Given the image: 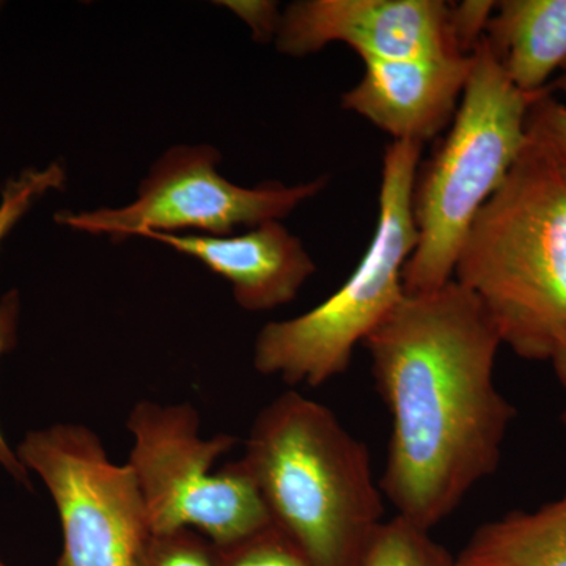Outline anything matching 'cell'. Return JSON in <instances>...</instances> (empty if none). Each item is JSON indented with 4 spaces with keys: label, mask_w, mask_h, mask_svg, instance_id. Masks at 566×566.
Returning a JSON list of instances; mask_svg holds the SVG:
<instances>
[{
    "label": "cell",
    "mask_w": 566,
    "mask_h": 566,
    "mask_svg": "<svg viewBox=\"0 0 566 566\" xmlns=\"http://www.w3.org/2000/svg\"><path fill=\"white\" fill-rule=\"evenodd\" d=\"M66 169L61 161L28 167L9 178L0 189V249L24 216L51 192L62 191Z\"/></svg>",
    "instance_id": "15"
},
{
    "label": "cell",
    "mask_w": 566,
    "mask_h": 566,
    "mask_svg": "<svg viewBox=\"0 0 566 566\" xmlns=\"http://www.w3.org/2000/svg\"><path fill=\"white\" fill-rule=\"evenodd\" d=\"M422 144L392 140L382 159L374 238L356 270L322 304L266 324L253 345V368L290 387H319L346 374L353 353L405 297L406 263L417 245L412 191Z\"/></svg>",
    "instance_id": "5"
},
{
    "label": "cell",
    "mask_w": 566,
    "mask_h": 566,
    "mask_svg": "<svg viewBox=\"0 0 566 566\" xmlns=\"http://www.w3.org/2000/svg\"><path fill=\"white\" fill-rule=\"evenodd\" d=\"M549 363L553 365L558 382L566 389V333L557 345L556 352L551 356Z\"/></svg>",
    "instance_id": "22"
},
{
    "label": "cell",
    "mask_w": 566,
    "mask_h": 566,
    "mask_svg": "<svg viewBox=\"0 0 566 566\" xmlns=\"http://www.w3.org/2000/svg\"><path fill=\"white\" fill-rule=\"evenodd\" d=\"M273 526L315 566H360L385 521L370 452L327 406L286 390L253 420L241 458Z\"/></svg>",
    "instance_id": "2"
},
{
    "label": "cell",
    "mask_w": 566,
    "mask_h": 566,
    "mask_svg": "<svg viewBox=\"0 0 566 566\" xmlns=\"http://www.w3.org/2000/svg\"><path fill=\"white\" fill-rule=\"evenodd\" d=\"M174 251L193 256L232 285L245 312H270L292 303L316 264L303 241L282 221H268L229 237L193 233H147Z\"/></svg>",
    "instance_id": "11"
},
{
    "label": "cell",
    "mask_w": 566,
    "mask_h": 566,
    "mask_svg": "<svg viewBox=\"0 0 566 566\" xmlns=\"http://www.w3.org/2000/svg\"><path fill=\"white\" fill-rule=\"evenodd\" d=\"M136 566H216L214 546L191 528L150 534Z\"/></svg>",
    "instance_id": "17"
},
{
    "label": "cell",
    "mask_w": 566,
    "mask_h": 566,
    "mask_svg": "<svg viewBox=\"0 0 566 566\" xmlns=\"http://www.w3.org/2000/svg\"><path fill=\"white\" fill-rule=\"evenodd\" d=\"M472 57L452 128L422 172H417L412 191L417 245L405 268L406 294L434 292L453 281L469 229L528 142V111L535 96L513 85L485 39Z\"/></svg>",
    "instance_id": "4"
},
{
    "label": "cell",
    "mask_w": 566,
    "mask_h": 566,
    "mask_svg": "<svg viewBox=\"0 0 566 566\" xmlns=\"http://www.w3.org/2000/svg\"><path fill=\"white\" fill-rule=\"evenodd\" d=\"M0 566H7V565H6V564H3V562H2V560H0Z\"/></svg>",
    "instance_id": "25"
},
{
    "label": "cell",
    "mask_w": 566,
    "mask_h": 566,
    "mask_svg": "<svg viewBox=\"0 0 566 566\" xmlns=\"http://www.w3.org/2000/svg\"><path fill=\"white\" fill-rule=\"evenodd\" d=\"M562 424H564V430L566 434V411L564 412V415H562Z\"/></svg>",
    "instance_id": "24"
},
{
    "label": "cell",
    "mask_w": 566,
    "mask_h": 566,
    "mask_svg": "<svg viewBox=\"0 0 566 566\" xmlns=\"http://www.w3.org/2000/svg\"><path fill=\"white\" fill-rule=\"evenodd\" d=\"M457 566H566V490L539 509L515 510L476 528Z\"/></svg>",
    "instance_id": "13"
},
{
    "label": "cell",
    "mask_w": 566,
    "mask_h": 566,
    "mask_svg": "<svg viewBox=\"0 0 566 566\" xmlns=\"http://www.w3.org/2000/svg\"><path fill=\"white\" fill-rule=\"evenodd\" d=\"M483 39L513 85L539 95L566 65V0L495 2Z\"/></svg>",
    "instance_id": "12"
},
{
    "label": "cell",
    "mask_w": 566,
    "mask_h": 566,
    "mask_svg": "<svg viewBox=\"0 0 566 566\" xmlns=\"http://www.w3.org/2000/svg\"><path fill=\"white\" fill-rule=\"evenodd\" d=\"M430 532L395 515L375 532L360 566H457Z\"/></svg>",
    "instance_id": "14"
},
{
    "label": "cell",
    "mask_w": 566,
    "mask_h": 566,
    "mask_svg": "<svg viewBox=\"0 0 566 566\" xmlns=\"http://www.w3.org/2000/svg\"><path fill=\"white\" fill-rule=\"evenodd\" d=\"M221 153L211 145H175L153 164L136 199L125 207L62 211L55 222L77 232L123 241L147 233L229 237L268 221H282L326 188V175L300 185L263 181L234 185L218 170Z\"/></svg>",
    "instance_id": "7"
},
{
    "label": "cell",
    "mask_w": 566,
    "mask_h": 566,
    "mask_svg": "<svg viewBox=\"0 0 566 566\" xmlns=\"http://www.w3.org/2000/svg\"><path fill=\"white\" fill-rule=\"evenodd\" d=\"M453 281L485 305L502 345L549 363L566 333V172L531 134L469 229Z\"/></svg>",
    "instance_id": "3"
},
{
    "label": "cell",
    "mask_w": 566,
    "mask_h": 566,
    "mask_svg": "<svg viewBox=\"0 0 566 566\" xmlns=\"http://www.w3.org/2000/svg\"><path fill=\"white\" fill-rule=\"evenodd\" d=\"M452 3L442 0H297L282 11L275 48L290 57L333 43L363 62L464 55L452 31Z\"/></svg>",
    "instance_id": "9"
},
{
    "label": "cell",
    "mask_w": 566,
    "mask_h": 566,
    "mask_svg": "<svg viewBox=\"0 0 566 566\" xmlns=\"http://www.w3.org/2000/svg\"><path fill=\"white\" fill-rule=\"evenodd\" d=\"M0 9H2V2H0Z\"/></svg>",
    "instance_id": "26"
},
{
    "label": "cell",
    "mask_w": 566,
    "mask_h": 566,
    "mask_svg": "<svg viewBox=\"0 0 566 566\" xmlns=\"http://www.w3.org/2000/svg\"><path fill=\"white\" fill-rule=\"evenodd\" d=\"M232 10L251 29L253 40L259 43L275 41L282 22V11L277 2L271 0H232L221 2Z\"/></svg>",
    "instance_id": "21"
},
{
    "label": "cell",
    "mask_w": 566,
    "mask_h": 566,
    "mask_svg": "<svg viewBox=\"0 0 566 566\" xmlns=\"http://www.w3.org/2000/svg\"><path fill=\"white\" fill-rule=\"evenodd\" d=\"M136 476L151 534L191 528L214 546L233 545L273 526L243 460L214 471L238 444L233 434H202L191 403L139 401L126 420Z\"/></svg>",
    "instance_id": "6"
},
{
    "label": "cell",
    "mask_w": 566,
    "mask_h": 566,
    "mask_svg": "<svg viewBox=\"0 0 566 566\" xmlns=\"http://www.w3.org/2000/svg\"><path fill=\"white\" fill-rule=\"evenodd\" d=\"M21 322V294L10 290L0 296V357L13 352L18 344ZM0 468L25 488L31 486V472L25 469L18 457L17 449H11L0 428Z\"/></svg>",
    "instance_id": "18"
},
{
    "label": "cell",
    "mask_w": 566,
    "mask_h": 566,
    "mask_svg": "<svg viewBox=\"0 0 566 566\" xmlns=\"http://www.w3.org/2000/svg\"><path fill=\"white\" fill-rule=\"evenodd\" d=\"M214 560L216 566H315L274 526L233 545L214 546Z\"/></svg>",
    "instance_id": "16"
},
{
    "label": "cell",
    "mask_w": 566,
    "mask_h": 566,
    "mask_svg": "<svg viewBox=\"0 0 566 566\" xmlns=\"http://www.w3.org/2000/svg\"><path fill=\"white\" fill-rule=\"evenodd\" d=\"M474 57L364 62V74L342 96L354 112L398 142L424 144L455 118Z\"/></svg>",
    "instance_id": "10"
},
{
    "label": "cell",
    "mask_w": 566,
    "mask_h": 566,
    "mask_svg": "<svg viewBox=\"0 0 566 566\" xmlns=\"http://www.w3.org/2000/svg\"><path fill=\"white\" fill-rule=\"evenodd\" d=\"M527 132L545 145L566 172V104L547 91L536 95L528 111Z\"/></svg>",
    "instance_id": "19"
},
{
    "label": "cell",
    "mask_w": 566,
    "mask_h": 566,
    "mask_svg": "<svg viewBox=\"0 0 566 566\" xmlns=\"http://www.w3.org/2000/svg\"><path fill=\"white\" fill-rule=\"evenodd\" d=\"M547 91L549 92H560L562 95L565 96V104H566V65L564 69H562L560 73L557 74L556 80H554L553 84L547 87Z\"/></svg>",
    "instance_id": "23"
},
{
    "label": "cell",
    "mask_w": 566,
    "mask_h": 566,
    "mask_svg": "<svg viewBox=\"0 0 566 566\" xmlns=\"http://www.w3.org/2000/svg\"><path fill=\"white\" fill-rule=\"evenodd\" d=\"M390 417L379 488L431 531L497 471L515 406L494 381L502 346L485 305L457 281L405 294L363 344Z\"/></svg>",
    "instance_id": "1"
},
{
    "label": "cell",
    "mask_w": 566,
    "mask_h": 566,
    "mask_svg": "<svg viewBox=\"0 0 566 566\" xmlns=\"http://www.w3.org/2000/svg\"><path fill=\"white\" fill-rule=\"evenodd\" d=\"M17 453L50 491L61 517L57 566H136L151 534L144 501L133 469L111 461L95 431L50 424L29 431Z\"/></svg>",
    "instance_id": "8"
},
{
    "label": "cell",
    "mask_w": 566,
    "mask_h": 566,
    "mask_svg": "<svg viewBox=\"0 0 566 566\" xmlns=\"http://www.w3.org/2000/svg\"><path fill=\"white\" fill-rule=\"evenodd\" d=\"M494 9L495 2L491 0H463L450 6L453 36L458 50L464 55H471L480 40L485 36Z\"/></svg>",
    "instance_id": "20"
}]
</instances>
